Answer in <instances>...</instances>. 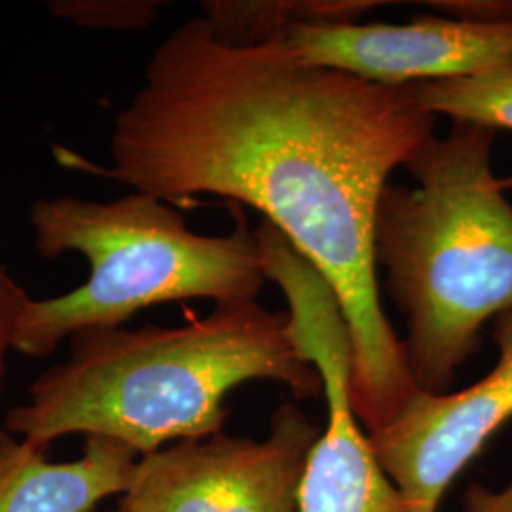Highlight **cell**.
<instances>
[{
  "label": "cell",
  "instance_id": "1",
  "mask_svg": "<svg viewBox=\"0 0 512 512\" xmlns=\"http://www.w3.org/2000/svg\"><path fill=\"white\" fill-rule=\"evenodd\" d=\"M435 124L410 86L311 65L287 40L226 46L198 16L150 54L114 116L105 173L173 207L202 196L253 207L289 239L340 298L353 408L374 433L420 391L382 306L376 213Z\"/></svg>",
  "mask_w": 512,
  "mask_h": 512
},
{
  "label": "cell",
  "instance_id": "2",
  "mask_svg": "<svg viewBox=\"0 0 512 512\" xmlns=\"http://www.w3.org/2000/svg\"><path fill=\"white\" fill-rule=\"evenodd\" d=\"M65 361L46 368L4 429L48 450L71 435L124 444L137 458L169 444L222 433L226 397L268 380L296 397L323 395L302 357L287 311L256 300L215 306L177 327L93 329L71 340Z\"/></svg>",
  "mask_w": 512,
  "mask_h": 512
},
{
  "label": "cell",
  "instance_id": "3",
  "mask_svg": "<svg viewBox=\"0 0 512 512\" xmlns=\"http://www.w3.org/2000/svg\"><path fill=\"white\" fill-rule=\"evenodd\" d=\"M492 128L454 122L406 162L418 186H385L376 268L406 319V363L420 391L446 393L488 321L512 310V203L494 173Z\"/></svg>",
  "mask_w": 512,
  "mask_h": 512
},
{
  "label": "cell",
  "instance_id": "4",
  "mask_svg": "<svg viewBox=\"0 0 512 512\" xmlns=\"http://www.w3.org/2000/svg\"><path fill=\"white\" fill-rule=\"evenodd\" d=\"M29 224L42 258L76 253L90 268L69 293L27 298L14 351L31 359L54 355L80 332L124 327L156 304L256 300L268 281L255 230L239 211L228 234L205 236L192 232L171 203L131 190L107 202L40 198Z\"/></svg>",
  "mask_w": 512,
  "mask_h": 512
},
{
  "label": "cell",
  "instance_id": "5",
  "mask_svg": "<svg viewBox=\"0 0 512 512\" xmlns=\"http://www.w3.org/2000/svg\"><path fill=\"white\" fill-rule=\"evenodd\" d=\"M270 277L287 300L289 332L319 372L327 403V423L300 484L298 512H410L353 408V348L338 294L300 255L281 256Z\"/></svg>",
  "mask_w": 512,
  "mask_h": 512
},
{
  "label": "cell",
  "instance_id": "6",
  "mask_svg": "<svg viewBox=\"0 0 512 512\" xmlns=\"http://www.w3.org/2000/svg\"><path fill=\"white\" fill-rule=\"evenodd\" d=\"M321 429L283 404L262 440L228 437L169 444L137 459L120 509L128 512H298Z\"/></svg>",
  "mask_w": 512,
  "mask_h": 512
},
{
  "label": "cell",
  "instance_id": "7",
  "mask_svg": "<svg viewBox=\"0 0 512 512\" xmlns=\"http://www.w3.org/2000/svg\"><path fill=\"white\" fill-rule=\"evenodd\" d=\"M497 363L465 389L418 391L380 431L368 433L410 512H439L463 469L512 420V310L494 321Z\"/></svg>",
  "mask_w": 512,
  "mask_h": 512
},
{
  "label": "cell",
  "instance_id": "8",
  "mask_svg": "<svg viewBox=\"0 0 512 512\" xmlns=\"http://www.w3.org/2000/svg\"><path fill=\"white\" fill-rule=\"evenodd\" d=\"M287 44L306 63L385 86L467 78L512 63V25L437 16L298 27Z\"/></svg>",
  "mask_w": 512,
  "mask_h": 512
},
{
  "label": "cell",
  "instance_id": "9",
  "mask_svg": "<svg viewBox=\"0 0 512 512\" xmlns=\"http://www.w3.org/2000/svg\"><path fill=\"white\" fill-rule=\"evenodd\" d=\"M137 459L120 442L92 437L78 458L52 461L0 429V512H90L128 490Z\"/></svg>",
  "mask_w": 512,
  "mask_h": 512
},
{
  "label": "cell",
  "instance_id": "10",
  "mask_svg": "<svg viewBox=\"0 0 512 512\" xmlns=\"http://www.w3.org/2000/svg\"><path fill=\"white\" fill-rule=\"evenodd\" d=\"M385 4L380 0H205L202 18L222 44L255 48L287 40L298 27L355 23Z\"/></svg>",
  "mask_w": 512,
  "mask_h": 512
},
{
  "label": "cell",
  "instance_id": "11",
  "mask_svg": "<svg viewBox=\"0 0 512 512\" xmlns=\"http://www.w3.org/2000/svg\"><path fill=\"white\" fill-rule=\"evenodd\" d=\"M421 107L454 122L512 131V63L488 73L410 84Z\"/></svg>",
  "mask_w": 512,
  "mask_h": 512
},
{
  "label": "cell",
  "instance_id": "12",
  "mask_svg": "<svg viewBox=\"0 0 512 512\" xmlns=\"http://www.w3.org/2000/svg\"><path fill=\"white\" fill-rule=\"evenodd\" d=\"M165 2L160 0H50L48 12L76 27L97 31L147 29Z\"/></svg>",
  "mask_w": 512,
  "mask_h": 512
},
{
  "label": "cell",
  "instance_id": "13",
  "mask_svg": "<svg viewBox=\"0 0 512 512\" xmlns=\"http://www.w3.org/2000/svg\"><path fill=\"white\" fill-rule=\"evenodd\" d=\"M27 298V291L4 268H0V399L4 389L8 355L14 353L19 313Z\"/></svg>",
  "mask_w": 512,
  "mask_h": 512
},
{
  "label": "cell",
  "instance_id": "14",
  "mask_svg": "<svg viewBox=\"0 0 512 512\" xmlns=\"http://www.w3.org/2000/svg\"><path fill=\"white\" fill-rule=\"evenodd\" d=\"M425 6L439 10L448 18L512 25V0H431Z\"/></svg>",
  "mask_w": 512,
  "mask_h": 512
},
{
  "label": "cell",
  "instance_id": "15",
  "mask_svg": "<svg viewBox=\"0 0 512 512\" xmlns=\"http://www.w3.org/2000/svg\"><path fill=\"white\" fill-rule=\"evenodd\" d=\"M461 512H512V482L503 488L471 484L463 495Z\"/></svg>",
  "mask_w": 512,
  "mask_h": 512
},
{
  "label": "cell",
  "instance_id": "16",
  "mask_svg": "<svg viewBox=\"0 0 512 512\" xmlns=\"http://www.w3.org/2000/svg\"><path fill=\"white\" fill-rule=\"evenodd\" d=\"M0 251H2V228H0Z\"/></svg>",
  "mask_w": 512,
  "mask_h": 512
},
{
  "label": "cell",
  "instance_id": "17",
  "mask_svg": "<svg viewBox=\"0 0 512 512\" xmlns=\"http://www.w3.org/2000/svg\"><path fill=\"white\" fill-rule=\"evenodd\" d=\"M110 512H128V511H124V509H120V507H118V509H116V511H110Z\"/></svg>",
  "mask_w": 512,
  "mask_h": 512
}]
</instances>
